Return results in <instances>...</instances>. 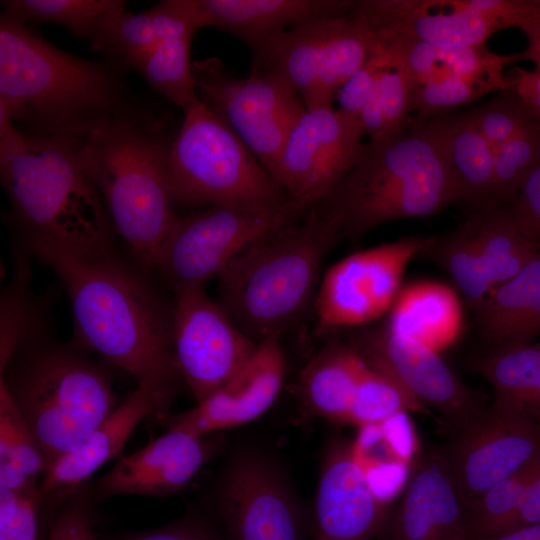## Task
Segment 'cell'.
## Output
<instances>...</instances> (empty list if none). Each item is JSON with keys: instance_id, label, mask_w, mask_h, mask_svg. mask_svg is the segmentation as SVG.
Returning <instances> with one entry per match:
<instances>
[{"instance_id": "obj_1", "label": "cell", "mask_w": 540, "mask_h": 540, "mask_svg": "<svg viewBox=\"0 0 540 540\" xmlns=\"http://www.w3.org/2000/svg\"><path fill=\"white\" fill-rule=\"evenodd\" d=\"M126 71L65 52L1 14L0 105L26 137L84 141L126 121L159 117L132 91Z\"/></svg>"}, {"instance_id": "obj_2", "label": "cell", "mask_w": 540, "mask_h": 540, "mask_svg": "<svg viewBox=\"0 0 540 540\" xmlns=\"http://www.w3.org/2000/svg\"><path fill=\"white\" fill-rule=\"evenodd\" d=\"M26 245V244H25ZM51 267L68 294L77 344L139 381L178 372L173 355V302L114 252L79 255L26 245Z\"/></svg>"}, {"instance_id": "obj_3", "label": "cell", "mask_w": 540, "mask_h": 540, "mask_svg": "<svg viewBox=\"0 0 540 540\" xmlns=\"http://www.w3.org/2000/svg\"><path fill=\"white\" fill-rule=\"evenodd\" d=\"M80 143L26 137L0 112L1 181L24 244L79 255L113 252L114 229L83 166Z\"/></svg>"}, {"instance_id": "obj_4", "label": "cell", "mask_w": 540, "mask_h": 540, "mask_svg": "<svg viewBox=\"0 0 540 540\" xmlns=\"http://www.w3.org/2000/svg\"><path fill=\"white\" fill-rule=\"evenodd\" d=\"M456 184L442 137L430 120L366 142L350 172L315 207L357 242L380 224L436 214L453 205Z\"/></svg>"}, {"instance_id": "obj_5", "label": "cell", "mask_w": 540, "mask_h": 540, "mask_svg": "<svg viewBox=\"0 0 540 540\" xmlns=\"http://www.w3.org/2000/svg\"><path fill=\"white\" fill-rule=\"evenodd\" d=\"M337 226L315 206L305 221L257 240L219 275V305L259 343L297 325L315 302L325 257L340 241Z\"/></svg>"}, {"instance_id": "obj_6", "label": "cell", "mask_w": 540, "mask_h": 540, "mask_svg": "<svg viewBox=\"0 0 540 540\" xmlns=\"http://www.w3.org/2000/svg\"><path fill=\"white\" fill-rule=\"evenodd\" d=\"M173 137L163 116L126 121L81 141L83 166L111 224L146 269L176 218L167 183Z\"/></svg>"}, {"instance_id": "obj_7", "label": "cell", "mask_w": 540, "mask_h": 540, "mask_svg": "<svg viewBox=\"0 0 540 540\" xmlns=\"http://www.w3.org/2000/svg\"><path fill=\"white\" fill-rule=\"evenodd\" d=\"M85 351L78 344L39 338L0 374V386L23 417L45 472L79 447L119 404L107 372Z\"/></svg>"}, {"instance_id": "obj_8", "label": "cell", "mask_w": 540, "mask_h": 540, "mask_svg": "<svg viewBox=\"0 0 540 540\" xmlns=\"http://www.w3.org/2000/svg\"><path fill=\"white\" fill-rule=\"evenodd\" d=\"M173 204L280 211L290 205L239 136L201 101L184 111L167 162Z\"/></svg>"}, {"instance_id": "obj_9", "label": "cell", "mask_w": 540, "mask_h": 540, "mask_svg": "<svg viewBox=\"0 0 540 540\" xmlns=\"http://www.w3.org/2000/svg\"><path fill=\"white\" fill-rule=\"evenodd\" d=\"M251 51V71L282 80L310 110L333 106L339 89L369 57L371 42L348 15L297 25Z\"/></svg>"}, {"instance_id": "obj_10", "label": "cell", "mask_w": 540, "mask_h": 540, "mask_svg": "<svg viewBox=\"0 0 540 540\" xmlns=\"http://www.w3.org/2000/svg\"><path fill=\"white\" fill-rule=\"evenodd\" d=\"M300 213L293 205L274 212L214 205L198 213L176 216L154 270L174 294L205 288L244 249L294 222Z\"/></svg>"}, {"instance_id": "obj_11", "label": "cell", "mask_w": 540, "mask_h": 540, "mask_svg": "<svg viewBox=\"0 0 540 540\" xmlns=\"http://www.w3.org/2000/svg\"><path fill=\"white\" fill-rule=\"evenodd\" d=\"M193 74L199 100L239 136L272 179L291 130L306 112L300 96L270 75L251 71L238 78L217 58L193 61Z\"/></svg>"}, {"instance_id": "obj_12", "label": "cell", "mask_w": 540, "mask_h": 540, "mask_svg": "<svg viewBox=\"0 0 540 540\" xmlns=\"http://www.w3.org/2000/svg\"><path fill=\"white\" fill-rule=\"evenodd\" d=\"M539 250L503 208L467 215L454 230L426 237L414 260L441 268L475 310Z\"/></svg>"}, {"instance_id": "obj_13", "label": "cell", "mask_w": 540, "mask_h": 540, "mask_svg": "<svg viewBox=\"0 0 540 540\" xmlns=\"http://www.w3.org/2000/svg\"><path fill=\"white\" fill-rule=\"evenodd\" d=\"M213 502L227 540L304 539V515L284 469L258 448L230 456Z\"/></svg>"}, {"instance_id": "obj_14", "label": "cell", "mask_w": 540, "mask_h": 540, "mask_svg": "<svg viewBox=\"0 0 540 540\" xmlns=\"http://www.w3.org/2000/svg\"><path fill=\"white\" fill-rule=\"evenodd\" d=\"M467 509L500 481L540 459V425L494 398L438 448Z\"/></svg>"}, {"instance_id": "obj_15", "label": "cell", "mask_w": 540, "mask_h": 540, "mask_svg": "<svg viewBox=\"0 0 540 540\" xmlns=\"http://www.w3.org/2000/svg\"><path fill=\"white\" fill-rule=\"evenodd\" d=\"M349 16L372 42L483 46L509 28L506 0H354Z\"/></svg>"}, {"instance_id": "obj_16", "label": "cell", "mask_w": 540, "mask_h": 540, "mask_svg": "<svg viewBox=\"0 0 540 540\" xmlns=\"http://www.w3.org/2000/svg\"><path fill=\"white\" fill-rule=\"evenodd\" d=\"M426 237L408 236L348 255L323 276L314 308L321 333L364 326L389 312Z\"/></svg>"}, {"instance_id": "obj_17", "label": "cell", "mask_w": 540, "mask_h": 540, "mask_svg": "<svg viewBox=\"0 0 540 540\" xmlns=\"http://www.w3.org/2000/svg\"><path fill=\"white\" fill-rule=\"evenodd\" d=\"M357 124L333 106L307 110L291 130L272 177L300 212L323 200L365 149Z\"/></svg>"}, {"instance_id": "obj_18", "label": "cell", "mask_w": 540, "mask_h": 540, "mask_svg": "<svg viewBox=\"0 0 540 540\" xmlns=\"http://www.w3.org/2000/svg\"><path fill=\"white\" fill-rule=\"evenodd\" d=\"M172 345L178 372L198 404L241 369L258 343L201 288L174 294Z\"/></svg>"}, {"instance_id": "obj_19", "label": "cell", "mask_w": 540, "mask_h": 540, "mask_svg": "<svg viewBox=\"0 0 540 540\" xmlns=\"http://www.w3.org/2000/svg\"><path fill=\"white\" fill-rule=\"evenodd\" d=\"M348 344L372 368L424 407L437 411L452 430L485 408L478 394L455 375L438 352L392 332L386 324L356 331Z\"/></svg>"}, {"instance_id": "obj_20", "label": "cell", "mask_w": 540, "mask_h": 540, "mask_svg": "<svg viewBox=\"0 0 540 540\" xmlns=\"http://www.w3.org/2000/svg\"><path fill=\"white\" fill-rule=\"evenodd\" d=\"M180 381L177 372H154L141 378L79 447L44 473L40 488L47 502L58 509L98 468L120 454L141 421L168 415Z\"/></svg>"}, {"instance_id": "obj_21", "label": "cell", "mask_w": 540, "mask_h": 540, "mask_svg": "<svg viewBox=\"0 0 540 540\" xmlns=\"http://www.w3.org/2000/svg\"><path fill=\"white\" fill-rule=\"evenodd\" d=\"M222 433L196 436L167 429L143 448L119 456L114 466L91 486L92 497L117 495L167 497L180 493L224 445Z\"/></svg>"}, {"instance_id": "obj_22", "label": "cell", "mask_w": 540, "mask_h": 540, "mask_svg": "<svg viewBox=\"0 0 540 540\" xmlns=\"http://www.w3.org/2000/svg\"><path fill=\"white\" fill-rule=\"evenodd\" d=\"M280 337L263 339L249 360L219 390L187 411L161 418L167 429L196 436L221 433L260 417L277 398L286 375Z\"/></svg>"}, {"instance_id": "obj_23", "label": "cell", "mask_w": 540, "mask_h": 540, "mask_svg": "<svg viewBox=\"0 0 540 540\" xmlns=\"http://www.w3.org/2000/svg\"><path fill=\"white\" fill-rule=\"evenodd\" d=\"M378 535L383 540H470L466 509L438 448L414 456L400 502Z\"/></svg>"}, {"instance_id": "obj_24", "label": "cell", "mask_w": 540, "mask_h": 540, "mask_svg": "<svg viewBox=\"0 0 540 540\" xmlns=\"http://www.w3.org/2000/svg\"><path fill=\"white\" fill-rule=\"evenodd\" d=\"M388 512L354 458L351 441L331 440L321 462L313 540H369L379 534Z\"/></svg>"}, {"instance_id": "obj_25", "label": "cell", "mask_w": 540, "mask_h": 540, "mask_svg": "<svg viewBox=\"0 0 540 540\" xmlns=\"http://www.w3.org/2000/svg\"><path fill=\"white\" fill-rule=\"evenodd\" d=\"M205 27L225 30L253 50L288 29L348 16L354 0H199Z\"/></svg>"}, {"instance_id": "obj_26", "label": "cell", "mask_w": 540, "mask_h": 540, "mask_svg": "<svg viewBox=\"0 0 540 540\" xmlns=\"http://www.w3.org/2000/svg\"><path fill=\"white\" fill-rule=\"evenodd\" d=\"M442 137L455 184L453 205L467 215L493 209L494 162L471 110L431 117Z\"/></svg>"}, {"instance_id": "obj_27", "label": "cell", "mask_w": 540, "mask_h": 540, "mask_svg": "<svg viewBox=\"0 0 540 540\" xmlns=\"http://www.w3.org/2000/svg\"><path fill=\"white\" fill-rule=\"evenodd\" d=\"M371 42L376 48L398 61L409 73L413 88L451 77L492 80L514 87L505 67L523 60V54L500 55L483 46H437L417 41Z\"/></svg>"}, {"instance_id": "obj_28", "label": "cell", "mask_w": 540, "mask_h": 540, "mask_svg": "<svg viewBox=\"0 0 540 540\" xmlns=\"http://www.w3.org/2000/svg\"><path fill=\"white\" fill-rule=\"evenodd\" d=\"M474 311L480 336L493 350L529 344L540 334V256L497 286Z\"/></svg>"}, {"instance_id": "obj_29", "label": "cell", "mask_w": 540, "mask_h": 540, "mask_svg": "<svg viewBox=\"0 0 540 540\" xmlns=\"http://www.w3.org/2000/svg\"><path fill=\"white\" fill-rule=\"evenodd\" d=\"M386 326L438 352L454 342L461 332L459 300L456 293L442 283H410L399 291Z\"/></svg>"}, {"instance_id": "obj_30", "label": "cell", "mask_w": 540, "mask_h": 540, "mask_svg": "<svg viewBox=\"0 0 540 540\" xmlns=\"http://www.w3.org/2000/svg\"><path fill=\"white\" fill-rule=\"evenodd\" d=\"M365 360L349 345L331 342L302 370L298 390L302 403L315 416L346 424Z\"/></svg>"}, {"instance_id": "obj_31", "label": "cell", "mask_w": 540, "mask_h": 540, "mask_svg": "<svg viewBox=\"0 0 540 540\" xmlns=\"http://www.w3.org/2000/svg\"><path fill=\"white\" fill-rule=\"evenodd\" d=\"M469 366L492 386L494 398L520 409L540 425V343L494 349Z\"/></svg>"}, {"instance_id": "obj_32", "label": "cell", "mask_w": 540, "mask_h": 540, "mask_svg": "<svg viewBox=\"0 0 540 540\" xmlns=\"http://www.w3.org/2000/svg\"><path fill=\"white\" fill-rule=\"evenodd\" d=\"M32 255L25 244L15 251L13 276L1 293L0 374L20 350L40 338L41 310L31 290Z\"/></svg>"}, {"instance_id": "obj_33", "label": "cell", "mask_w": 540, "mask_h": 540, "mask_svg": "<svg viewBox=\"0 0 540 540\" xmlns=\"http://www.w3.org/2000/svg\"><path fill=\"white\" fill-rule=\"evenodd\" d=\"M45 465L36 443L8 391L0 386V487L40 489Z\"/></svg>"}, {"instance_id": "obj_34", "label": "cell", "mask_w": 540, "mask_h": 540, "mask_svg": "<svg viewBox=\"0 0 540 540\" xmlns=\"http://www.w3.org/2000/svg\"><path fill=\"white\" fill-rule=\"evenodd\" d=\"M378 51L383 55V65L374 94L358 118L360 132L369 140L391 137L406 130L413 105L409 73L394 58Z\"/></svg>"}, {"instance_id": "obj_35", "label": "cell", "mask_w": 540, "mask_h": 540, "mask_svg": "<svg viewBox=\"0 0 540 540\" xmlns=\"http://www.w3.org/2000/svg\"><path fill=\"white\" fill-rule=\"evenodd\" d=\"M3 15L26 24L56 23L90 45L108 19L126 6L121 0H7Z\"/></svg>"}, {"instance_id": "obj_36", "label": "cell", "mask_w": 540, "mask_h": 540, "mask_svg": "<svg viewBox=\"0 0 540 540\" xmlns=\"http://www.w3.org/2000/svg\"><path fill=\"white\" fill-rule=\"evenodd\" d=\"M193 37L159 40L133 65L152 88L184 111L200 102L191 61Z\"/></svg>"}, {"instance_id": "obj_37", "label": "cell", "mask_w": 540, "mask_h": 540, "mask_svg": "<svg viewBox=\"0 0 540 540\" xmlns=\"http://www.w3.org/2000/svg\"><path fill=\"white\" fill-rule=\"evenodd\" d=\"M540 472V459L485 492L466 511L470 540L495 537L515 530L516 516L534 478Z\"/></svg>"}, {"instance_id": "obj_38", "label": "cell", "mask_w": 540, "mask_h": 540, "mask_svg": "<svg viewBox=\"0 0 540 540\" xmlns=\"http://www.w3.org/2000/svg\"><path fill=\"white\" fill-rule=\"evenodd\" d=\"M408 411L427 412V409L365 361L346 424L362 427Z\"/></svg>"}, {"instance_id": "obj_39", "label": "cell", "mask_w": 540, "mask_h": 540, "mask_svg": "<svg viewBox=\"0 0 540 540\" xmlns=\"http://www.w3.org/2000/svg\"><path fill=\"white\" fill-rule=\"evenodd\" d=\"M493 162V209H499L512 202L540 164V126L534 121L505 142Z\"/></svg>"}, {"instance_id": "obj_40", "label": "cell", "mask_w": 540, "mask_h": 540, "mask_svg": "<svg viewBox=\"0 0 540 540\" xmlns=\"http://www.w3.org/2000/svg\"><path fill=\"white\" fill-rule=\"evenodd\" d=\"M157 43L149 11L134 14L125 6L108 19L91 48L129 69Z\"/></svg>"}, {"instance_id": "obj_41", "label": "cell", "mask_w": 540, "mask_h": 540, "mask_svg": "<svg viewBox=\"0 0 540 540\" xmlns=\"http://www.w3.org/2000/svg\"><path fill=\"white\" fill-rule=\"evenodd\" d=\"M508 89H513V86L492 80L464 77H451L421 84L413 88L412 111L416 113L414 121L424 122L431 117L454 112L486 94Z\"/></svg>"}, {"instance_id": "obj_42", "label": "cell", "mask_w": 540, "mask_h": 540, "mask_svg": "<svg viewBox=\"0 0 540 540\" xmlns=\"http://www.w3.org/2000/svg\"><path fill=\"white\" fill-rule=\"evenodd\" d=\"M47 507L41 488L21 492L0 487V540H46L54 521Z\"/></svg>"}, {"instance_id": "obj_43", "label": "cell", "mask_w": 540, "mask_h": 540, "mask_svg": "<svg viewBox=\"0 0 540 540\" xmlns=\"http://www.w3.org/2000/svg\"><path fill=\"white\" fill-rule=\"evenodd\" d=\"M472 112L492 156L505 142L535 121L514 89L497 93Z\"/></svg>"}, {"instance_id": "obj_44", "label": "cell", "mask_w": 540, "mask_h": 540, "mask_svg": "<svg viewBox=\"0 0 540 540\" xmlns=\"http://www.w3.org/2000/svg\"><path fill=\"white\" fill-rule=\"evenodd\" d=\"M383 61V55L371 47L370 55L365 63L342 85L337 93L336 101L339 106L336 109L346 118L355 122L357 126L359 116L374 94Z\"/></svg>"}, {"instance_id": "obj_45", "label": "cell", "mask_w": 540, "mask_h": 540, "mask_svg": "<svg viewBox=\"0 0 540 540\" xmlns=\"http://www.w3.org/2000/svg\"><path fill=\"white\" fill-rule=\"evenodd\" d=\"M88 503L77 489L60 506L46 540H98Z\"/></svg>"}, {"instance_id": "obj_46", "label": "cell", "mask_w": 540, "mask_h": 540, "mask_svg": "<svg viewBox=\"0 0 540 540\" xmlns=\"http://www.w3.org/2000/svg\"><path fill=\"white\" fill-rule=\"evenodd\" d=\"M503 209L540 252V164L518 195Z\"/></svg>"}, {"instance_id": "obj_47", "label": "cell", "mask_w": 540, "mask_h": 540, "mask_svg": "<svg viewBox=\"0 0 540 540\" xmlns=\"http://www.w3.org/2000/svg\"><path fill=\"white\" fill-rule=\"evenodd\" d=\"M111 540H227L207 520L187 514L163 527L125 533Z\"/></svg>"}, {"instance_id": "obj_48", "label": "cell", "mask_w": 540, "mask_h": 540, "mask_svg": "<svg viewBox=\"0 0 540 540\" xmlns=\"http://www.w3.org/2000/svg\"><path fill=\"white\" fill-rule=\"evenodd\" d=\"M407 412L397 413L381 422L383 433L400 461L410 465L417 454L416 440Z\"/></svg>"}, {"instance_id": "obj_49", "label": "cell", "mask_w": 540, "mask_h": 540, "mask_svg": "<svg viewBox=\"0 0 540 540\" xmlns=\"http://www.w3.org/2000/svg\"><path fill=\"white\" fill-rule=\"evenodd\" d=\"M512 77L513 89L523 100L531 117L540 126V70L516 68Z\"/></svg>"}, {"instance_id": "obj_50", "label": "cell", "mask_w": 540, "mask_h": 540, "mask_svg": "<svg viewBox=\"0 0 540 540\" xmlns=\"http://www.w3.org/2000/svg\"><path fill=\"white\" fill-rule=\"evenodd\" d=\"M533 524H540V472L523 497L516 516L515 530Z\"/></svg>"}, {"instance_id": "obj_51", "label": "cell", "mask_w": 540, "mask_h": 540, "mask_svg": "<svg viewBox=\"0 0 540 540\" xmlns=\"http://www.w3.org/2000/svg\"><path fill=\"white\" fill-rule=\"evenodd\" d=\"M522 31L527 37V48L522 52L523 60L534 63V68L540 70V17L529 22Z\"/></svg>"}]
</instances>
